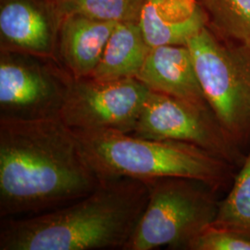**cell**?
I'll use <instances>...</instances> for the list:
<instances>
[{
    "label": "cell",
    "instance_id": "3",
    "mask_svg": "<svg viewBox=\"0 0 250 250\" xmlns=\"http://www.w3.org/2000/svg\"><path fill=\"white\" fill-rule=\"evenodd\" d=\"M75 134L84 157L103 181L194 179L218 192L234 178V166L192 144L117 132Z\"/></svg>",
    "mask_w": 250,
    "mask_h": 250
},
{
    "label": "cell",
    "instance_id": "15",
    "mask_svg": "<svg viewBox=\"0 0 250 250\" xmlns=\"http://www.w3.org/2000/svg\"><path fill=\"white\" fill-rule=\"evenodd\" d=\"M144 0H57L60 13L104 21H137Z\"/></svg>",
    "mask_w": 250,
    "mask_h": 250
},
{
    "label": "cell",
    "instance_id": "4",
    "mask_svg": "<svg viewBox=\"0 0 250 250\" xmlns=\"http://www.w3.org/2000/svg\"><path fill=\"white\" fill-rule=\"evenodd\" d=\"M146 183L148 201L124 250H188L192 240L214 222L217 191L194 179L167 177Z\"/></svg>",
    "mask_w": 250,
    "mask_h": 250
},
{
    "label": "cell",
    "instance_id": "6",
    "mask_svg": "<svg viewBox=\"0 0 250 250\" xmlns=\"http://www.w3.org/2000/svg\"><path fill=\"white\" fill-rule=\"evenodd\" d=\"M149 92L136 78L73 79L60 118L75 133L132 134Z\"/></svg>",
    "mask_w": 250,
    "mask_h": 250
},
{
    "label": "cell",
    "instance_id": "13",
    "mask_svg": "<svg viewBox=\"0 0 250 250\" xmlns=\"http://www.w3.org/2000/svg\"><path fill=\"white\" fill-rule=\"evenodd\" d=\"M3 39L13 47L38 56L52 52V35L41 10L26 0H10L0 10Z\"/></svg>",
    "mask_w": 250,
    "mask_h": 250
},
{
    "label": "cell",
    "instance_id": "1",
    "mask_svg": "<svg viewBox=\"0 0 250 250\" xmlns=\"http://www.w3.org/2000/svg\"><path fill=\"white\" fill-rule=\"evenodd\" d=\"M104 182L60 117H0V219L52 210Z\"/></svg>",
    "mask_w": 250,
    "mask_h": 250
},
{
    "label": "cell",
    "instance_id": "14",
    "mask_svg": "<svg viewBox=\"0 0 250 250\" xmlns=\"http://www.w3.org/2000/svg\"><path fill=\"white\" fill-rule=\"evenodd\" d=\"M212 224L250 239V146L228 195L219 200Z\"/></svg>",
    "mask_w": 250,
    "mask_h": 250
},
{
    "label": "cell",
    "instance_id": "16",
    "mask_svg": "<svg viewBox=\"0 0 250 250\" xmlns=\"http://www.w3.org/2000/svg\"><path fill=\"white\" fill-rule=\"evenodd\" d=\"M215 23L230 40L250 46V0H206Z\"/></svg>",
    "mask_w": 250,
    "mask_h": 250
},
{
    "label": "cell",
    "instance_id": "11",
    "mask_svg": "<svg viewBox=\"0 0 250 250\" xmlns=\"http://www.w3.org/2000/svg\"><path fill=\"white\" fill-rule=\"evenodd\" d=\"M116 23L82 15L64 17L60 36V51L73 79L92 75Z\"/></svg>",
    "mask_w": 250,
    "mask_h": 250
},
{
    "label": "cell",
    "instance_id": "17",
    "mask_svg": "<svg viewBox=\"0 0 250 250\" xmlns=\"http://www.w3.org/2000/svg\"><path fill=\"white\" fill-rule=\"evenodd\" d=\"M188 250H250V239L210 224L192 240Z\"/></svg>",
    "mask_w": 250,
    "mask_h": 250
},
{
    "label": "cell",
    "instance_id": "9",
    "mask_svg": "<svg viewBox=\"0 0 250 250\" xmlns=\"http://www.w3.org/2000/svg\"><path fill=\"white\" fill-rule=\"evenodd\" d=\"M136 79L154 92L209 107L188 45L152 47Z\"/></svg>",
    "mask_w": 250,
    "mask_h": 250
},
{
    "label": "cell",
    "instance_id": "2",
    "mask_svg": "<svg viewBox=\"0 0 250 250\" xmlns=\"http://www.w3.org/2000/svg\"><path fill=\"white\" fill-rule=\"evenodd\" d=\"M148 197L145 181L107 180L89 195L52 210L1 219L0 250H124Z\"/></svg>",
    "mask_w": 250,
    "mask_h": 250
},
{
    "label": "cell",
    "instance_id": "8",
    "mask_svg": "<svg viewBox=\"0 0 250 250\" xmlns=\"http://www.w3.org/2000/svg\"><path fill=\"white\" fill-rule=\"evenodd\" d=\"M72 81H61L35 63L3 55L0 62V117H60Z\"/></svg>",
    "mask_w": 250,
    "mask_h": 250
},
{
    "label": "cell",
    "instance_id": "12",
    "mask_svg": "<svg viewBox=\"0 0 250 250\" xmlns=\"http://www.w3.org/2000/svg\"><path fill=\"white\" fill-rule=\"evenodd\" d=\"M149 49L137 21L118 22L90 77L99 81L136 78Z\"/></svg>",
    "mask_w": 250,
    "mask_h": 250
},
{
    "label": "cell",
    "instance_id": "7",
    "mask_svg": "<svg viewBox=\"0 0 250 250\" xmlns=\"http://www.w3.org/2000/svg\"><path fill=\"white\" fill-rule=\"evenodd\" d=\"M131 134L192 144L234 167L241 166L246 157L224 132L210 107L151 90Z\"/></svg>",
    "mask_w": 250,
    "mask_h": 250
},
{
    "label": "cell",
    "instance_id": "5",
    "mask_svg": "<svg viewBox=\"0 0 250 250\" xmlns=\"http://www.w3.org/2000/svg\"><path fill=\"white\" fill-rule=\"evenodd\" d=\"M207 102L242 149L250 142V46L219 39L204 27L188 43Z\"/></svg>",
    "mask_w": 250,
    "mask_h": 250
},
{
    "label": "cell",
    "instance_id": "10",
    "mask_svg": "<svg viewBox=\"0 0 250 250\" xmlns=\"http://www.w3.org/2000/svg\"><path fill=\"white\" fill-rule=\"evenodd\" d=\"M197 0H144L138 24L147 45H188L206 27Z\"/></svg>",
    "mask_w": 250,
    "mask_h": 250
}]
</instances>
